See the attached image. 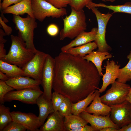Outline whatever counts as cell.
<instances>
[{"label": "cell", "mask_w": 131, "mask_h": 131, "mask_svg": "<svg viewBox=\"0 0 131 131\" xmlns=\"http://www.w3.org/2000/svg\"><path fill=\"white\" fill-rule=\"evenodd\" d=\"M98 48L96 42H90L86 44L70 48L65 52L75 56L83 57Z\"/></svg>", "instance_id": "7402d4cb"}, {"label": "cell", "mask_w": 131, "mask_h": 131, "mask_svg": "<svg viewBox=\"0 0 131 131\" xmlns=\"http://www.w3.org/2000/svg\"><path fill=\"white\" fill-rule=\"evenodd\" d=\"M13 121L20 123L30 131H40L39 128L42 125L38 116L34 114L20 111L11 112Z\"/></svg>", "instance_id": "7c38bea8"}, {"label": "cell", "mask_w": 131, "mask_h": 131, "mask_svg": "<svg viewBox=\"0 0 131 131\" xmlns=\"http://www.w3.org/2000/svg\"><path fill=\"white\" fill-rule=\"evenodd\" d=\"M55 59L48 54L46 59L42 74L41 85L43 89V96L51 100L55 72Z\"/></svg>", "instance_id": "30bf717a"}, {"label": "cell", "mask_w": 131, "mask_h": 131, "mask_svg": "<svg viewBox=\"0 0 131 131\" xmlns=\"http://www.w3.org/2000/svg\"><path fill=\"white\" fill-rule=\"evenodd\" d=\"M88 7L90 9L97 7H104L112 10L113 11V13H123L131 15V2H127L124 4L122 5H107L101 3L97 4L92 2L89 4Z\"/></svg>", "instance_id": "cb8c5ba5"}, {"label": "cell", "mask_w": 131, "mask_h": 131, "mask_svg": "<svg viewBox=\"0 0 131 131\" xmlns=\"http://www.w3.org/2000/svg\"><path fill=\"white\" fill-rule=\"evenodd\" d=\"M4 44L0 42V60H1L6 54V50L4 48Z\"/></svg>", "instance_id": "f35d334b"}, {"label": "cell", "mask_w": 131, "mask_h": 131, "mask_svg": "<svg viewBox=\"0 0 131 131\" xmlns=\"http://www.w3.org/2000/svg\"><path fill=\"white\" fill-rule=\"evenodd\" d=\"M112 54L108 52H102L93 51L90 53L83 57V58L92 62L95 66L101 76L103 74L102 72V63L103 61L107 59L111 58Z\"/></svg>", "instance_id": "ffe728a7"}, {"label": "cell", "mask_w": 131, "mask_h": 131, "mask_svg": "<svg viewBox=\"0 0 131 131\" xmlns=\"http://www.w3.org/2000/svg\"><path fill=\"white\" fill-rule=\"evenodd\" d=\"M34 18L42 22L47 17L58 18L66 15L65 8H57L45 0H31Z\"/></svg>", "instance_id": "5b68a950"}, {"label": "cell", "mask_w": 131, "mask_h": 131, "mask_svg": "<svg viewBox=\"0 0 131 131\" xmlns=\"http://www.w3.org/2000/svg\"><path fill=\"white\" fill-rule=\"evenodd\" d=\"M97 30L98 28L94 27L90 32H87L84 31L82 32L74 39L62 47L61 49V51L65 52L70 48L80 46L94 41Z\"/></svg>", "instance_id": "e0dca14e"}, {"label": "cell", "mask_w": 131, "mask_h": 131, "mask_svg": "<svg viewBox=\"0 0 131 131\" xmlns=\"http://www.w3.org/2000/svg\"><path fill=\"white\" fill-rule=\"evenodd\" d=\"M88 123L79 115L72 114L64 117L65 131H70L72 129L87 125Z\"/></svg>", "instance_id": "603a6c76"}, {"label": "cell", "mask_w": 131, "mask_h": 131, "mask_svg": "<svg viewBox=\"0 0 131 131\" xmlns=\"http://www.w3.org/2000/svg\"><path fill=\"white\" fill-rule=\"evenodd\" d=\"M57 8H65L71 3V0H45Z\"/></svg>", "instance_id": "836d02e7"}, {"label": "cell", "mask_w": 131, "mask_h": 131, "mask_svg": "<svg viewBox=\"0 0 131 131\" xmlns=\"http://www.w3.org/2000/svg\"><path fill=\"white\" fill-rule=\"evenodd\" d=\"M54 58V91L74 103L99 88L101 76L91 62L62 51Z\"/></svg>", "instance_id": "6da1fadb"}, {"label": "cell", "mask_w": 131, "mask_h": 131, "mask_svg": "<svg viewBox=\"0 0 131 131\" xmlns=\"http://www.w3.org/2000/svg\"><path fill=\"white\" fill-rule=\"evenodd\" d=\"M65 97L58 92L54 91L52 94L51 100L55 112L58 111L59 107Z\"/></svg>", "instance_id": "f546056e"}, {"label": "cell", "mask_w": 131, "mask_h": 131, "mask_svg": "<svg viewBox=\"0 0 131 131\" xmlns=\"http://www.w3.org/2000/svg\"><path fill=\"white\" fill-rule=\"evenodd\" d=\"M23 0H3L0 5L1 11L13 4H16Z\"/></svg>", "instance_id": "d590c367"}, {"label": "cell", "mask_w": 131, "mask_h": 131, "mask_svg": "<svg viewBox=\"0 0 131 131\" xmlns=\"http://www.w3.org/2000/svg\"><path fill=\"white\" fill-rule=\"evenodd\" d=\"M9 78L5 74L0 71V80L6 82Z\"/></svg>", "instance_id": "60d3db41"}, {"label": "cell", "mask_w": 131, "mask_h": 131, "mask_svg": "<svg viewBox=\"0 0 131 131\" xmlns=\"http://www.w3.org/2000/svg\"><path fill=\"white\" fill-rule=\"evenodd\" d=\"M90 9L95 14L98 22V30L94 41L97 46L98 51L108 52L112 48L106 41V33L107 25L113 14L109 12L107 14L102 13L96 8H92Z\"/></svg>", "instance_id": "52a82bcc"}, {"label": "cell", "mask_w": 131, "mask_h": 131, "mask_svg": "<svg viewBox=\"0 0 131 131\" xmlns=\"http://www.w3.org/2000/svg\"><path fill=\"white\" fill-rule=\"evenodd\" d=\"M13 121L9 107L0 105V131H2L7 124Z\"/></svg>", "instance_id": "83f0119b"}, {"label": "cell", "mask_w": 131, "mask_h": 131, "mask_svg": "<svg viewBox=\"0 0 131 131\" xmlns=\"http://www.w3.org/2000/svg\"><path fill=\"white\" fill-rule=\"evenodd\" d=\"M72 103L68 98L65 97L60 105L58 111L61 115L65 117L72 114Z\"/></svg>", "instance_id": "f1b7e54d"}, {"label": "cell", "mask_w": 131, "mask_h": 131, "mask_svg": "<svg viewBox=\"0 0 131 131\" xmlns=\"http://www.w3.org/2000/svg\"><path fill=\"white\" fill-rule=\"evenodd\" d=\"M7 35L4 32L3 30L0 28V42L5 43L7 41V40L4 38V36Z\"/></svg>", "instance_id": "ab89813d"}, {"label": "cell", "mask_w": 131, "mask_h": 131, "mask_svg": "<svg viewBox=\"0 0 131 131\" xmlns=\"http://www.w3.org/2000/svg\"><path fill=\"white\" fill-rule=\"evenodd\" d=\"M126 100L131 104V87L130 91L127 96Z\"/></svg>", "instance_id": "ee69618b"}, {"label": "cell", "mask_w": 131, "mask_h": 131, "mask_svg": "<svg viewBox=\"0 0 131 131\" xmlns=\"http://www.w3.org/2000/svg\"><path fill=\"white\" fill-rule=\"evenodd\" d=\"M131 87L128 84L115 81L111 87L100 97L101 101L109 106L121 103L126 100Z\"/></svg>", "instance_id": "8992f818"}, {"label": "cell", "mask_w": 131, "mask_h": 131, "mask_svg": "<svg viewBox=\"0 0 131 131\" xmlns=\"http://www.w3.org/2000/svg\"><path fill=\"white\" fill-rule=\"evenodd\" d=\"M93 0H71L69 5L76 11L82 9L84 8L92 2Z\"/></svg>", "instance_id": "d6a6232c"}, {"label": "cell", "mask_w": 131, "mask_h": 131, "mask_svg": "<svg viewBox=\"0 0 131 131\" xmlns=\"http://www.w3.org/2000/svg\"><path fill=\"white\" fill-rule=\"evenodd\" d=\"M36 19L28 15L26 17L13 15V21L19 30L18 36L24 42L26 48L34 53L37 51L33 42L34 31L37 26Z\"/></svg>", "instance_id": "277c9868"}, {"label": "cell", "mask_w": 131, "mask_h": 131, "mask_svg": "<svg viewBox=\"0 0 131 131\" xmlns=\"http://www.w3.org/2000/svg\"><path fill=\"white\" fill-rule=\"evenodd\" d=\"M120 67L118 62L116 63L113 60L106 61L105 66L106 72L103 76L102 85L101 88L98 89L100 93L104 92L107 87L114 82L117 79Z\"/></svg>", "instance_id": "9a60e30c"}, {"label": "cell", "mask_w": 131, "mask_h": 131, "mask_svg": "<svg viewBox=\"0 0 131 131\" xmlns=\"http://www.w3.org/2000/svg\"><path fill=\"white\" fill-rule=\"evenodd\" d=\"M1 12L3 14H11L17 15H23L26 13L34 18L32 8L31 0H23L16 4L8 7Z\"/></svg>", "instance_id": "d6986e66"}, {"label": "cell", "mask_w": 131, "mask_h": 131, "mask_svg": "<svg viewBox=\"0 0 131 131\" xmlns=\"http://www.w3.org/2000/svg\"><path fill=\"white\" fill-rule=\"evenodd\" d=\"M94 98L90 105L86 108L85 111L95 115L106 116L110 114L111 108L101 101L100 93L98 90H96Z\"/></svg>", "instance_id": "ac0fdd59"}, {"label": "cell", "mask_w": 131, "mask_h": 131, "mask_svg": "<svg viewBox=\"0 0 131 131\" xmlns=\"http://www.w3.org/2000/svg\"><path fill=\"white\" fill-rule=\"evenodd\" d=\"M43 93V91L40 89L13 90L5 95L4 100V102L16 100L24 103L33 105L36 104L37 98Z\"/></svg>", "instance_id": "8fae6325"}, {"label": "cell", "mask_w": 131, "mask_h": 131, "mask_svg": "<svg viewBox=\"0 0 131 131\" xmlns=\"http://www.w3.org/2000/svg\"><path fill=\"white\" fill-rule=\"evenodd\" d=\"M47 31L48 34L50 36H55L58 33V28L56 25L51 24L47 27Z\"/></svg>", "instance_id": "e575fe53"}, {"label": "cell", "mask_w": 131, "mask_h": 131, "mask_svg": "<svg viewBox=\"0 0 131 131\" xmlns=\"http://www.w3.org/2000/svg\"><path fill=\"white\" fill-rule=\"evenodd\" d=\"M79 115L89 123L95 131H100L101 129L107 127H113L119 130L120 129L111 121L110 114L106 116L95 115L84 111Z\"/></svg>", "instance_id": "4fadbf2b"}, {"label": "cell", "mask_w": 131, "mask_h": 131, "mask_svg": "<svg viewBox=\"0 0 131 131\" xmlns=\"http://www.w3.org/2000/svg\"><path fill=\"white\" fill-rule=\"evenodd\" d=\"M11 43L8 53L1 59L22 68L34 56L35 53L27 49L19 36L11 35Z\"/></svg>", "instance_id": "3957f363"}, {"label": "cell", "mask_w": 131, "mask_h": 131, "mask_svg": "<svg viewBox=\"0 0 131 131\" xmlns=\"http://www.w3.org/2000/svg\"><path fill=\"white\" fill-rule=\"evenodd\" d=\"M6 82L16 90L40 89L39 85L41 84L40 81L21 76L10 78Z\"/></svg>", "instance_id": "5bb4252c"}, {"label": "cell", "mask_w": 131, "mask_h": 131, "mask_svg": "<svg viewBox=\"0 0 131 131\" xmlns=\"http://www.w3.org/2000/svg\"><path fill=\"white\" fill-rule=\"evenodd\" d=\"M0 71L9 78L23 76L24 72L21 68L15 65L0 60Z\"/></svg>", "instance_id": "484cf974"}, {"label": "cell", "mask_w": 131, "mask_h": 131, "mask_svg": "<svg viewBox=\"0 0 131 131\" xmlns=\"http://www.w3.org/2000/svg\"><path fill=\"white\" fill-rule=\"evenodd\" d=\"M118 131H131V123L119 129Z\"/></svg>", "instance_id": "b9f144b4"}, {"label": "cell", "mask_w": 131, "mask_h": 131, "mask_svg": "<svg viewBox=\"0 0 131 131\" xmlns=\"http://www.w3.org/2000/svg\"><path fill=\"white\" fill-rule=\"evenodd\" d=\"M96 90L91 93L85 98L76 103H72V114L79 115L81 113L84 111L88 106L94 99L96 94Z\"/></svg>", "instance_id": "d4e9b609"}, {"label": "cell", "mask_w": 131, "mask_h": 131, "mask_svg": "<svg viewBox=\"0 0 131 131\" xmlns=\"http://www.w3.org/2000/svg\"><path fill=\"white\" fill-rule=\"evenodd\" d=\"M15 90L14 89L8 85L6 82L0 80V103L3 104L4 102V98L8 92Z\"/></svg>", "instance_id": "4dcf8cb0"}, {"label": "cell", "mask_w": 131, "mask_h": 131, "mask_svg": "<svg viewBox=\"0 0 131 131\" xmlns=\"http://www.w3.org/2000/svg\"><path fill=\"white\" fill-rule=\"evenodd\" d=\"M1 0H0V5H1Z\"/></svg>", "instance_id": "bcb514c9"}, {"label": "cell", "mask_w": 131, "mask_h": 131, "mask_svg": "<svg viewBox=\"0 0 131 131\" xmlns=\"http://www.w3.org/2000/svg\"><path fill=\"white\" fill-rule=\"evenodd\" d=\"M26 129L22 124L12 121L3 129L2 131H25Z\"/></svg>", "instance_id": "1f68e13d"}, {"label": "cell", "mask_w": 131, "mask_h": 131, "mask_svg": "<svg viewBox=\"0 0 131 131\" xmlns=\"http://www.w3.org/2000/svg\"><path fill=\"white\" fill-rule=\"evenodd\" d=\"M0 23L7 35H9L12 33V29L10 26L7 25L1 17H0Z\"/></svg>", "instance_id": "8d00e7d4"}, {"label": "cell", "mask_w": 131, "mask_h": 131, "mask_svg": "<svg viewBox=\"0 0 131 131\" xmlns=\"http://www.w3.org/2000/svg\"><path fill=\"white\" fill-rule=\"evenodd\" d=\"M118 130L119 129L114 128L107 127L101 129L100 131H118Z\"/></svg>", "instance_id": "7bdbcfd3"}, {"label": "cell", "mask_w": 131, "mask_h": 131, "mask_svg": "<svg viewBox=\"0 0 131 131\" xmlns=\"http://www.w3.org/2000/svg\"><path fill=\"white\" fill-rule=\"evenodd\" d=\"M116 0H101L103 1L104 2L110 1L111 2H113L115 1Z\"/></svg>", "instance_id": "f6af8a7d"}, {"label": "cell", "mask_w": 131, "mask_h": 131, "mask_svg": "<svg viewBox=\"0 0 131 131\" xmlns=\"http://www.w3.org/2000/svg\"><path fill=\"white\" fill-rule=\"evenodd\" d=\"M110 118L120 129L131 123V104L127 100L110 106Z\"/></svg>", "instance_id": "9c48e42d"}, {"label": "cell", "mask_w": 131, "mask_h": 131, "mask_svg": "<svg viewBox=\"0 0 131 131\" xmlns=\"http://www.w3.org/2000/svg\"><path fill=\"white\" fill-rule=\"evenodd\" d=\"M129 61L124 67L119 68L116 81L126 83L131 80V51L127 56Z\"/></svg>", "instance_id": "4316f807"}, {"label": "cell", "mask_w": 131, "mask_h": 131, "mask_svg": "<svg viewBox=\"0 0 131 131\" xmlns=\"http://www.w3.org/2000/svg\"><path fill=\"white\" fill-rule=\"evenodd\" d=\"M36 104L39 111L38 118L40 122L43 124L46 119L51 113L55 112L51 100L46 99L42 94L37 99Z\"/></svg>", "instance_id": "44dd1931"}, {"label": "cell", "mask_w": 131, "mask_h": 131, "mask_svg": "<svg viewBox=\"0 0 131 131\" xmlns=\"http://www.w3.org/2000/svg\"><path fill=\"white\" fill-rule=\"evenodd\" d=\"M70 15L64 19L63 27L59 33L60 39H73L87 29L86 17L83 9L76 11L72 8Z\"/></svg>", "instance_id": "7a4b0ae2"}, {"label": "cell", "mask_w": 131, "mask_h": 131, "mask_svg": "<svg viewBox=\"0 0 131 131\" xmlns=\"http://www.w3.org/2000/svg\"><path fill=\"white\" fill-rule=\"evenodd\" d=\"M48 54L37 50L33 57L22 69L23 76L41 81L42 73Z\"/></svg>", "instance_id": "ba28073f"}, {"label": "cell", "mask_w": 131, "mask_h": 131, "mask_svg": "<svg viewBox=\"0 0 131 131\" xmlns=\"http://www.w3.org/2000/svg\"><path fill=\"white\" fill-rule=\"evenodd\" d=\"M70 131H95L91 126L87 125L83 126H81L73 129Z\"/></svg>", "instance_id": "74e56055"}, {"label": "cell", "mask_w": 131, "mask_h": 131, "mask_svg": "<svg viewBox=\"0 0 131 131\" xmlns=\"http://www.w3.org/2000/svg\"><path fill=\"white\" fill-rule=\"evenodd\" d=\"M64 117L58 111L54 112L50 114L45 123L40 128V131H65Z\"/></svg>", "instance_id": "2e32d148"}]
</instances>
